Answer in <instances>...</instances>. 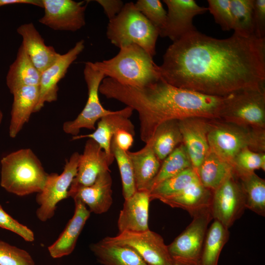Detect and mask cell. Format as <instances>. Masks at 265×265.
Here are the masks:
<instances>
[{
  "mask_svg": "<svg viewBox=\"0 0 265 265\" xmlns=\"http://www.w3.org/2000/svg\"><path fill=\"white\" fill-rule=\"evenodd\" d=\"M159 70L168 83L207 95L259 87L265 85V38L234 33L219 39L196 30L168 47Z\"/></svg>",
  "mask_w": 265,
  "mask_h": 265,
  "instance_id": "6da1fadb",
  "label": "cell"
},
{
  "mask_svg": "<svg viewBox=\"0 0 265 265\" xmlns=\"http://www.w3.org/2000/svg\"><path fill=\"white\" fill-rule=\"evenodd\" d=\"M99 92L136 110L139 120L141 140L145 144L162 123L190 117L219 119L224 97L203 94L172 85L161 77L142 87L120 84L105 78Z\"/></svg>",
  "mask_w": 265,
  "mask_h": 265,
  "instance_id": "7a4b0ae2",
  "label": "cell"
},
{
  "mask_svg": "<svg viewBox=\"0 0 265 265\" xmlns=\"http://www.w3.org/2000/svg\"><path fill=\"white\" fill-rule=\"evenodd\" d=\"M92 64L106 78L123 85L142 87L160 78L159 66L153 57L135 44L120 48L117 54L110 59Z\"/></svg>",
  "mask_w": 265,
  "mask_h": 265,
  "instance_id": "3957f363",
  "label": "cell"
},
{
  "mask_svg": "<svg viewBox=\"0 0 265 265\" xmlns=\"http://www.w3.org/2000/svg\"><path fill=\"white\" fill-rule=\"evenodd\" d=\"M0 163V186L7 191L23 196L43 190L48 174L30 149L12 152Z\"/></svg>",
  "mask_w": 265,
  "mask_h": 265,
  "instance_id": "277c9868",
  "label": "cell"
},
{
  "mask_svg": "<svg viewBox=\"0 0 265 265\" xmlns=\"http://www.w3.org/2000/svg\"><path fill=\"white\" fill-rule=\"evenodd\" d=\"M106 34L119 49L135 44L153 57L156 53L159 30L136 8L134 2L125 3L119 13L109 21Z\"/></svg>",
  "mask_w": 265,
  "mask_h": 265,
  "instance_id": "5b68a950",
  "label": "cell"
},
{
  "mask_svg": "<svg viewBox=\"0 0 265 265\" xmlns=\"http://www.w3.org/2000/svg\"><path fill=\"white\" fill-rule=\"evenodd\" d=\"M208 140L210 150L231 164L235 157L243 149L265 152V130L220 119L211 120Z\"/></svg>",
  "mask_w": 265,
  "mask_h": 265,
  "instance_id": "8992f818",
  "label": "cell"
},
{
  "mask_svg": "<svg viewBox=\"0 0 265 265\" xmlns=\"http://www.w3.org/2000/svg\"><path fill=\"white\" fill-rule=\"evenodd\" d=\"M219 119L265 130V85L240 90L225 96Z\"/></svg>",
  "mask_w": 265,
  "mask_h": 265,
  "instance_id": "52a82bcc",
  "label": "cell"
},
{
  "mask_svg": "<svg viewBox=\"0 0 265 265\" xmlns=\"http://www.w3.org/2000/svg\"><path fill=\"white\" fill-rule=\"evenodd\" d=\"M212 218L210 209L195 215L185 230L167 245L173 264L200 265L206 234Z\"/></svg>",
  "mask_w": 265,
  "mask_h": 265,
  "instance_id": "ba28073f",
  "label": "cell"
},
{
  "mask_svg": "<svg viewBox=\"0 0 265 265\" xmlns=\"http://www.w3.org/2000/svg\"><path fill=\"white\" fill-rule=\"evenodd\" d=\"M83 75L88 89L86 103L76 118L65 122L63 125L64 132L73 136L78 135L82 128L95 130L98 120L115 112L106 109L100 101L99 89L103 80L106 78L104 74L96 69L91 61H87L85 63Z\"/></svg>",
  "mask_w": 265,
  "mask_h": 265,
  "instance_id": "9c48e42d",
  "label": "cell"
},
{
  "mask_svg": "<svg viewBox=\"0 0 265 265\" xmlns=\"http://www.w3.org/2000/svg\"><path fill=\"white\" fill-rule=\"evenodd\" d=\"M80 157L78 152H74L69 159L66 160L61 174H48L43 190L36 197L39 205L36 216L40 221L45 222L52 218L57 204L68 197L69 188L77 173Z\"/></svg>",
  "mask_w": 265,
  "mask_h": 265,
  "instance_id": "30bf717a",
  "label": "cell"
},
{
  "mask_svg": "<svg viewBox=\"0 0 265 265\" xmlns=\"http://www.w3.org/2000/svg\"><path fill=\"white\" fill-rule=\"evenodd\" d=\"M103 239L132 249L149 265L173 264L162 237L150 229L142 232H123Z\"/></svg>",
  "mask_w": 265,
  "mask_h": 265,
  "instance_id": "8fae6325",
  "label": "cell"
},
{
  "mask_svg": "<svg viewBox=\"0 0 265 265\" xmlns=\"http://www.w3.org/2000/svg\"><path fill=\"white\" fill-rule=\"evenodd\" d=\"M245 209L241 186L234 172L212 192L211 213L212 218L229 229L242 215Z\"/></svg>",
  "mask_w": 265,
  "mask_h": 265,
  "instance_id": "7c38bea8",
  "label": "cell"
},
{
  "mask_svg": "<svg viewBox=\"0 0 265 265\" xmlns=\"http://www.w3.org/2000/svg\"><path fill=\"white\" fill-rule=\"evenodd\" d=\"M44 14L39 22L54 30L76 31L85 25L88 1L42 0Z\"/></svg>",
  "mask_w": 265,
  "mask_h": 265,
  "instance_id": "4fadbf2b",
  "label": "cell"
},
{
  "mask_svg": "<svg viewBox=\"0 0 265 265\" xmlns=\"http://www.w3.org/2000/svg\"><path fill=\"white\" fill-rule=\"evenodd\" d=\"M167 7L166 22L159 31V36L168 37L175 42L197 29L193 25V18L208 11L194 0H163Z\"/></svg>",
  "mask_w": 265,
  "mask_h": 265,
  "instance_id": "5bb4252c",
  "label": "cell"
},
{
  "mask_svg": "<svg viewBox=\"0 0 265 265\" xmlns=\"http://www.w3.org/2000/svg\"><path fill=\"white\" fill-rule=\"evenodd\" d=\"M84 47V40L79 41L66 53L60 54L51 66L41 73L38 100L34 112L40 111L45 103H51L57 100L59 81L64 77L69 67L83 51Z\"/></svg>",
  "mask_w": 265,
  "mask_h": 265,
  "instance_id": "9a60e30c",
  "label": "cell"
},
{
  "mask_svg": "<svg viewBox=\"0 0 265 265\" xmlns=\"http://www.w3.org/2000/svg\"><path fill=\"white\" fill-rule=\"evenodd\" d=\"M114 159L110 158L92 139L86 142L80 155L78 170L68 191V197L79 188L92 185L103 172L110 171Z\"/></svg>",
  "mask_w": 265,
  "mask_h": 265,
  "instance_id": "2e32d148",
  "label": "cell"
},
{
  "mask_svg": "<svg viewBox=\"0 0 265 265\" xmlns=\"http://www.w3.org/2000/svg\"><path fill=\"white\" fill-rule=\"evenodd\" d=\"M211 120L194 117L179 120L183 144L196 171L210 151L208 133Z\"/></svg>",
  "mask_w": 265,
  "mask_h": 265,
  "instance_id": "e0dca14e",
  "label": "cell"
},
{
  "mask_svg": "<svg viewBox=\"0 0 265 265\" xmlns=\"http://www.w3.org/2000/svg\"><path fill=\"white\" fill-rule=\"evenodd\" d=\"M133 111V110L129 106L115 111L114 113L101 118L93 132L73 136L72 140H78L83 138L92 139L99 144L108 157L114 159L111 151V142L117 131L124 129L133 135L135 134L134 125L129 119Z\"/></svg>",
  "mask_w": 265,
  "mask_h": 265,
  "instance_id": "ac0fdd59",
  "label": "cell"
},
{
  "mask_svg": "<svg viewBox=\"0 0 265 265\" xmlns=\"http://www.w3.org/2000/svg\"><path fill=\"white\" fill-rule=\"evenodd\" d=\"M149 193L136 191L130 198L125 199L120 211L117 226L119 233L142 232L149 229Z\"/></svg>",
  "mask_w": 265,
  "mask_h": 265,
  "instance_id": "d6986e66",
  "label": "cell"
},
{
  "mask_svg": "<svg viewBox=\"0 0 265 265\" xmlns=\"http://www.w3.org/2000/svg\"><path fill=\"white\" fill-rule=\"evenodd\" d=\"M112 184L110 171H106L92 185L79 188L69 197L83 203L90 212L102 214L109 210L113 203Z\"/></svg>",
  "mask_w": 265,
  "mask_h": 265,
  "instance_id": "ffe728a7",
  "label": "cell"
},
{
  "mask_svg": "<svg viewBox=\"0 0 265 265\" xmlns=\"http://www.w3.org/2000/svg\"><path fill=\"white\" fill-rule=\"evenodd\" d=\"M17 31L22 37V45L28 57L40 73L51 66L60 55L53 47L45 44L44 39L32 23L21 25Z\"/></svg>",
  "mask_w": 265,
  "mask_h": 265,
  "instance_id": "44dd1931",
  "label": "cell"
},
{
  "mask_svg": "<svg viewBox=\"0 0 265 265\" xmlns=\"http://www.w3.org/2000/svg\"><path fill=\"white\" fill-rule=\"evenodd\" d=\"M73 216L56 241L48 247L50 256L59 258L70 255L74 250L78 238L90 216V212L79 200H74Z\"/></svg>",
  "mask_w": 265,
  "mask_h": 265,
  "instance_id": "7402d4cb",
  "label": "cell"
},
{
  "mask_svg": "<svg viewBox=\"0 0 265 265\" xmlns=\"http://www.w3.org/2000/svg\"><path fill=\"white\" fill-rule=\"evenodd\" d=\"M127 153L132 165L136 190L149 193L162 163L154 153L151 142L146 143L139 151Z\"/></svg>",
  "mask_w": 265,
  "mask_h": 265,
  "instance_id": "603a6c76",
  "label": "cell"
},
{
  "mask_svg": "<svg viewBox=\"0 0 265 265\" xmlns=\"http://www.w3.org/2000/svg\"><path fill=\"white\" fill-rule=\"evenodd\" d=\"M212 197V191L204 186L198 180L181 192L160 201L172 208L184 209L193 217L210 209Z\"/></svg>",
  "mask_w": 265,
  "mask_h": 265,
  "instance_id": "cb8c5ba5",
  "label": "cell"
},
{
  "mask_svg": "<svg viewBox=\"0 0 265 265\" xmlns=\"http://www.w3.org/2000/svg\"><path fill=\"white\" fill-rule=\"evenodd\" d=\"M13 101L11 111L9 135L15 138L27 123L37 103L39 86L23 87L13 93Z\"/></svg>",
  "mask_w": 265,
  "mask_h": 265,
  "instance_id": "d4e9b609",
  "label": "cell"
},
{
  "mask_svg": "<svg viewBox=\"0 0 265 265\" xmlns=\"http://www.w3.org/2000/svg\"><path fill=\"white\" fill-rule=\"evenodd\" d=\"M40 77L41 73L33 65L21 44L6 78V84L10 93L12 94L24 86H39Z\"/></svg>",
  "mask_w": 265,
  "mask_h": 265,
  "instance_id": "484cf974",
  "label": "cell"
},
{
  "mask_svg": "<svg viewBox=\"0 0 265 265\" xmlns=\"http://www.w3.org/2000/svg\"><path fill=\"white\" fill-rule=\"evenodd\" d=\"M90 249L102 265H149L134 250L102 239Z\"/></svg>",
  "mask_w": 265,
  "mask_h": 265,
  "instance_id": "4316f807",
  "label": "cell"
},
{
  "mask_svg": "<svg viewBox=\"0 0 265 265\" xmlns=\"http://www.w3.org/2000/svg\"><path fill=\"white\" fill-rule=\"evenodd\" d=\"M234 172L231 163L210 150L196 170L201 183L212 192Z\"/></svg>",
  "mask_w": 265,
  "mask_h": 265,
  "instance_id": "83f0119b",
  "label": "cell"
},
{
  "mask_svg": "<svg viewBox=\"0 0 265 265\" xmlns=\"http://www.w3.org/2000/svg\"><path fill=\"white\" fill-rule=\"evenodd\" d=\"M149 141L156 156L162 162L177 147L183 143L179 120H169L161 124Z\"/></svg>",
  "mask_w": 265,
  "mask_h": 265,
  "instance_id": "f1b7e54d",
  "label": "cell"
},
{
  "mask_svg": "<svg viewBox=\"0 0 265 265\" xmlns=\"http://www.w3.org/2000/svg\"><path fill=\"white\" fill-rule=\"evenodd\" d=\"M243 192L245 208L265 215V181L255 172L236 175Z\"/></svg>",
  "mask_w": 265,
  "mask_h": 265,
  "instance_id": "f546056e",
  "label": "cell"
},
{
  "mask_svg": "<svg viewBox=\"0 0 265 265\" xmlns=\"http://www.w3.org/2000/svg\"><path fill=\"white\" fill-rule=\"evenodd\" d=\"M228 229L214 220L207 231L200 265H218L220 254L228 240Z\"/></svg>",
  "mask_w": 265,
  "mask_h": 265,
  "instance_id": "4dcf8cb0",
  "label": "cell"
},
{
  "mask_svg": "<svg viewBox=\"0 0 265 265\" xmlns=\"http://www.w3.org/2000/svg\"><path fill=\"white\" fill-rule=\"evenodd\" d=\"M198 180L196 171L192 167L187 168L162 181L151 189L149 192L150 200H160L175 195Z\"/></svg>",
  "mask_w": 265,
  "mask_h": 265,
  "instance_id": "1f68e13d",
  "label": "cell"
},
{
  "mask_svg": "<svg viewBox=\"0 0 265 265\" xmlns=\"http://www.w3.org/2000/svg\"><path fill=\"white\" fill-rule=\"evenodd\" d=\"M192 166L190 159L185 146L182 143L162 161L152 183L150 191L162 181Z\"/></svg>",
  "mask_w": 265,
  "mask_h": 265,
  "instance_id": "d6a6232c",
  "label": "cell"
},
{
  "mask_svg": "<svg viewBox=\"0 0 265 265\" xmlns=\"http://www.w3.org/2000/svg\"><path fill=\"white\" fill-rule=\"evenodd\" d=\"M254 0H230L234 33L243 37L254 36Z\"/></svg>",
  "mask_w": 265,
  "mask_h": 265,
  "instance_id": "836d02e7",
  "label": "cell"
},
{
  "mask_svg": "<svg viewBox=\"0 0 265 265\" xmlns=\"http://www.w3.org/2000/svg\"><path fill=\"white\" fill-rule=\"evenodd\" d=\"M111 151L116 159L119 170L124 199L132 196L136 191L132 165L127 152L120 148L112 138Z\"/></svg>",
  "mask_w": 265,
  "mask_h": 265,
  "instance_id": "e575fe53",
  "label": "cell"
},
{
  "mask_svg": "<svg viewBox=\"0 0 265 265\" xmlns=\"http://www.w3.org/2000/svg\"><path fill=\"white\" fill-rule=\"evenodd\" d=\"M234 173L238 175L265 170V153L254 152L249 148L241 150L232 162Z\"/></svg>",
  "mask_w": 265,
  "mask_h": 265,
  "instance_id": "d590c367",
  "label": "cell"
},
{
  "mask_svg": "<svg viewBox=\"0 0 265 265\" xmlns=\"http://www.w3.org/2000/svg\"><path fill=\"white\" fill-rule=\"evenodd\" d=\"M136 8L159 31L165 26L167 12L159 0H138Z\"/></svg>",
  "mask_w": 265,
  "mask_h": 265,
  "instance_id": "8d00e7d4",
  "label": "cell"
},
{
  "mask_svg": "<svg viewBox=\"0 0 265 265\" xmlns=\"http://www.w3.org/2000/svg\"><path fill=\"white\" fill-rule=\"evenodd\" d=\"M0 265H35L26 250L0 240Z\"/></svg>",
  "mask_w": 265,
  "mask_h": 265,
  "instance_id": "74e56055",
  "label": "cell"
},
{
  "mask_svg": "<svg viewBox=\"0 0 265 265\" xmlns=\"http://www.w3.org/2000/svg\"><path fill=\"white\" fill-rule=\"evenodd\" d=\"M208 10L212 15L215 22L224 31L233 29V18L230 0H208Z\"/></svg>",
  "mask_w": 265,
  "mask_h": 265,
  "instance_id": "f35d334b",
  "label": "cell"
},
{
  "mask_svg": "<svg viewBox=\"0 0 265 265\" xmlns=\"http://www.w3.org/2000/svg\"><path fill=\"white\" fill-rule=\"evenodd\" d=\"M0 228L15 233L26 241L31 242L34 240V235L32 231L12 218L0 205Z\"/></svg>",
  "mask_w": 265,
  "mask_h": 265,
  "instance_id": "ab89813d",
  "label": "cell"
},
{
  "mask_svg": "<svg viewBox=\"0 0 265 265\" xmlns=\"http://www.w3.org/2000/svg\"><path fill=\"white\" fill-rule=\"evenodd\" d=\"M253 23L254 36L265 38V0H254Z\"/></svg>",
  "mask_w": 265,
  "mask_h": 265,
  "instance_id": "60d3db41",
  "label": "cell"
},
{
  "mask_svg": "<svg viewBox=\"0 0 265 265\" xmlns=\"http://www.w3.org/2000/svg\"><path fill=\"white\" fill-rule=\"evenodd\" d=\"M96 1L103 7L109 21L119 13L124 5L123 1L120 0H97Z\"/></svg>",
  "mask_w": 265,
  "mask_h": 265,
  "instance_id": "b9f144b4",
  "label": "cell"
},
{
  "mask_svg": "<svg viewBox=\"0 0 265 265\" xmlns=\"http://www.w3.org/2000/svg\"><path fill=\"white\" fill-rule=\"evenodd\" d=\"M134 135L124 129H119L113 136L117 146L121 150L127 152L129 151L133 142Z\"/></svg>",
  "mask_w": 265,
  "mask_h": 265,
  "instance_id": "7bdbcfd3",
  "label": "cell"
},
{
  "mask_svg": "<svg viewBox=\"0 0 265 265\" xmlns=\"http://www.w3.org/2000/svg\"><path fill=\"white\" fill-rule=\"evenodd\" d=\"M14 4H30L43 8L42 0H0V7Z\"/></svg>",
  "mask_w": 265,
  "mask_h": 265,
  "instance_id": "ee69618b",
  "label": "cell"
},
{
  "mask_svg": "<svg viewBox=\"0 0 265 265\" xmlns=\"http://www.w3.org/2000/svg\"><path fill=\"white\" fill-rule=\"evenodd\" d=\"M2 118H3L2 113L1 111V110H0V124L2 122Z\"/></svg>",
  "mask_w": 265,
  "mask_h": 265,
  "instance_id": "f6af8a7d",
  "label": "cell"
},
{
  "mask_svg": "<svg viewBox=\"0 0 265 265\" xmlns=\"http://www.w3.org/2000/svg\"><path fill=\"white\" fill-rule=\"evenodd\" d=\"M171 265H177V264H172Z\"/></svg>",
  "mask_w": 265,
  "mask_h": 265,
  "instance_id": "bcb514c9",
  "label": "cell"
}]
</instances>
